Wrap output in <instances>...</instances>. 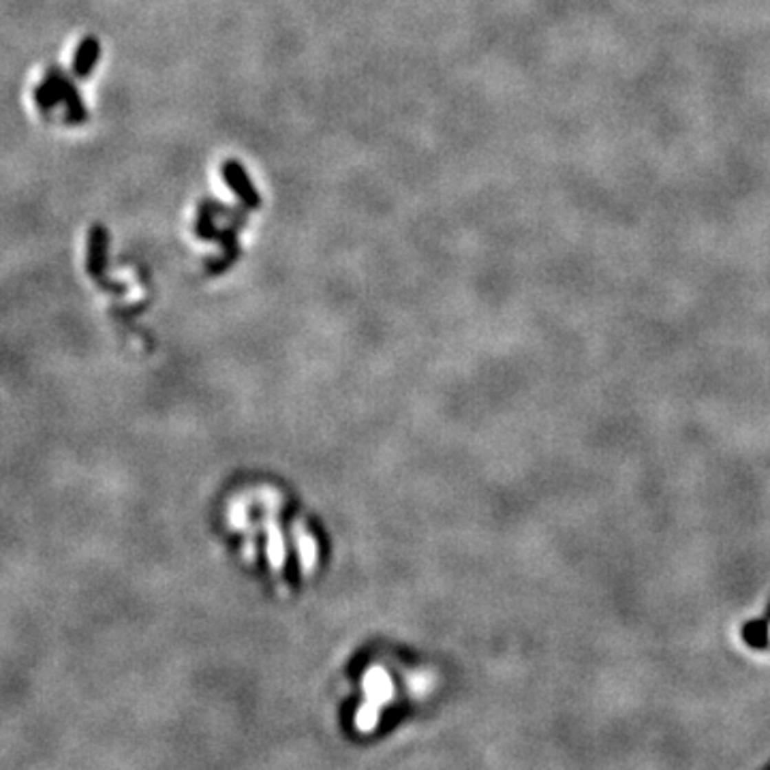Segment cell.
<instances>
[{"mask_svg":"<svg viewBox=\"0 0 770 770\" xmlns=\"http://www.w3.org/2000/svg\"><path fill=\"white\" fill-rule=\"evenodd\" d=\"M214 216L216 212L210 208L208 202H200L197 208V221H195V233L197 238L204 242H216V235H219V227L214 225Z\"/></svg>","mask_w":770,"mask_h":770,"instance_id":"obj_2","label":"cell"},{"mask_svg":"<svg viewBox=\"0 0 770 770\" xmlns=\"http://www.w3.org/2000/svg\"><path fill=\"white\" fill-rule=\"evenodd\" d=\"M96 56H98V45H96L94 39H88V41L82 43L80 52H77V58H75L77 73H80V75H88L90 69H92V65H94V61H96Z\"/></svg>","mask_w":770,"mask_h":770,"instance_id":"obj_3","label":"cell"},{"mask_svg":"<svg viewBox=\"0 0 770 770\" xmlns=\"http://www.w3.org/2000/svg\"><path fill=\"white\" fill-rule=\"evenodd\" d=\"M768 638H770V627H768Z\"/></svg>","mask_w":770,"mask_h":770,"instance_id":"obj_4","label":"cell"},{"mask_svg":"<svg viewBox=\"0 0 770 770\" xmlns=\"http://www.w3.org/2000/svg\"><path fill=\"white\" fill-rule=\"evenodd\" d=\"M221 178L227 182L231 193L238 197L246 210H259L261 208V195L255 189L253 180L246 173V167L240 161H235V159L223 161L221 163Z\"/></svg>","mask_w":770,"mask_h":770,"instance_id":"obj_1","label":"cell"}]
</instances>
